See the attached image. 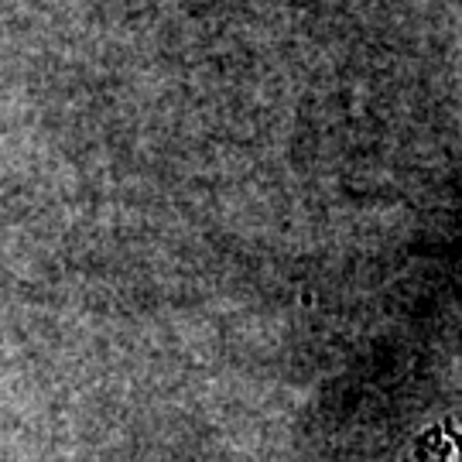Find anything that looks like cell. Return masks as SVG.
I'll list each match as a JSON object with an SVG mask.
<instances>
[{
  "label": "cell",
  "instance_id": "cell-1",
  "mask_svg": "<svg viewBox=\"0 0 462 462\" xmlns=\"http://www.w3.org/2000/svg\"><path fill=\"white\" fill-rule=\"evenodd\" d=\"M404 462H459V456H456V442L446 431H431L429 439H418V446L408 452Z\"/></svg>",
  "mask_w": 462,
  "mask_h": 462
}]
</instances>
